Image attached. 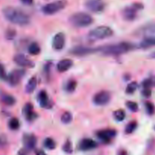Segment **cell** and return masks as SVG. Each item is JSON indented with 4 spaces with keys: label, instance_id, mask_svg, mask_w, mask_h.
<instances>
[{
    "label": "cell",
    "instance_id": "1",
    "mask_svg": "<svg viewBox=\"0 0 155 155\" xmlns=\"http://www.w3.org/2000/svg\"><path fill=\"white\" fill-rule=\"evenodd\" d=\"M2 14L6 20L14 24L26 26L30 24V17L20 9L14 7H5L3 8Z\"/></svg>",
    "mask_w": 155,
    "mask_h": 155
},
{
    "label": "cell",
    "instance_id": "2",
    "mask_svg": "<svg viewBox=\"0 0 155 155\" xmlns=\"http://www.w3.org/2000/svg\"><path fill=\"white\" fill-rule=\"evenodd\" d=\"M134 44L128 42H122L119 43L101 46L99 48L100 52L106 56H118L131 51L135 48Z\"/></svg>",
    "mask_w": 155,
    "mask_h": 155
},
{
    "label": "cell",
    "instance_id": "3",
    "mask_svg": "<svg viewBox=\"0 0 155 155\" xmlns=\"http://www.w3.org/2000/svg\"><path fill=\"white\" fill-rule=\"evenodd\" d=\"M93 21V18L86 12H77L69 18V22L77 28L89 27Z\"/></svg>",
    "mask_w": 155,
    "mask_h": 155
},
{
    "label": "cell",
    "instance_id": "4",
    "mask_svg": "<svg viewBox=\"0 0 155 155\" xmlns=\"http://www.w3.org/2000/svg\"><path fill=\"white\" fill-rule=\"evenodd\" d=\"M114 31L110 27L107 26H99L89 33V38L92 40H101V39H107L113 36Z\"/></svg>",
    "mask_w": 155,
    "mask_h": 155
},
{
    "label": "cell",
    "instance_id": "5",
    "mask_svg": "<svg viewBox=\"0 0 155 155\" xmlns=\"http://www.w3.org/2000/svg\"><path fill=\"white\" fill-rule=\"evenodd\" d=\"M68 5L66 0H57L44 5L42 8V12L46 15H52L63 10Z\"/></svg>",
    "mask_w": 155,
    "mask_h": 155
},
{
    "label": "cell",
    "instance_id": "6",
    "mask_svg": "<svg viewBox=\"0 0 155 155\" xmlns=\"http://www.w3.org/2000/svg\"><path fill=\"white\" fill-rule=\"evenodd\" d=\"M143 8V5L141 3H134L130 6L124 8L122 11V17L125 21H133L137 18L138 11Z\"/></svg>",
    "mask_w": 155,
    "mask_h": 155
},
{
    "label": "cell",
    "instance_id": "7",
    "mask_svg": "<svg viewBox=\"0 0 155 155\" xmlns=\"http://www.w3.org/2000/svg\"><path fill=\"white\" fill-rule=\"evenodd\" d=\"M134 34L137 36H151L155 34V22H150L141 26L135 31Z\"/></svg>",
    "mask_w": 155,
    "mask_h": 155
},
{
    "label": "cell",
    "instance_id": "8",
    "mask_svg": "<svg viewBox=\"0 0 155 155\" xmlns=\"http://www.w3.org/2000/svg\"><path fill=\"white\" fill-rule=\"evenodd\" d=\"M85 6L88 10L94 13H101L105 8V3L103 0H87Z\"/></svg>",
    "mask_w": 155,
    "mask_h": 155
},
{
    "label": "cell",
    "instance_id": "9",
    "mask_svg": "<svg viewBox=\"0 0 155 155\" xmlns=\"http://www.w3.org/2000/svg\"><path fill=\"white\" fill-rule=\"evenodd\" d=\"M99 51V48H95L86 46H76L70 51V53L73 55L78 56V57H83V56L93 54V53H95L96 51Z\"/></svg>",
    "mask_w": 155,
    "mask_h": 155
},
{
    "label": "cell",
    "instance_id": "10",
    "mask_svg": "<svg viewBox=\"0 0 155 155\" xmlns=\"http://www.w3.org/2000/svg\"><path fill=\"white\" fill-rule=\"evenodd\" d=\"M111 98L110 93L107 91H101L95 95L93 98V102L98 106H104L108 104Z\"/></svg>",
    "mask_w": 155,
    "mask_h": 155
},
{
    "label": "cell",
    "instance_id": "11",
    "mask_svg": "<svg viewBox=\"0 0 155 155\" xmlns=\"http://www.w3.org/2000/svg\"><path fill=\"white\" fill-rule=\"evenodd\" d=\"M24 75H25V71L24 70H14L8 76L7 80L11 86H16L17 85L19 84Z\"/></svg>",
    "mask_w": 155,
    "mask_h": 155
},
{
    "label": "cell",
    "instance_id": "12",
    "mask_svg": "<svg viewBox=\"0 0 155 155\" xmlns=\"http://www.w3.org/2000/svg\"><path fill=\"white\" fill-rule=\"evenodd\" d=\"M116 130H110V129L100 130V131L97 132L96 133L97 137L104 143H109L111 141V139L116 136Z\"/></svg>",
    "mask_w": 155,
    "mask_h": 155
},
{
    "label": "cell",
    "instance_id": "13",
    "mask_svg": "<svg viewBox=\"0 0 155 155\" xmlns=\"http://www.w3.org/2000/svg\"><path fill=\"white\" fill-rule=\"evenodd\" d=\"M14 61L19 66L23 68H31L34 67V63L30 61L28 58L23 54H17L14 57Z\"/></svg>",
    "mask_w": 155,
    "mask_h": 155
},
{
    "label": "cell",
    "instance_id": "14",
    "mask_svg": "<svg viewBox=\"0 0 155 155\" xmlns=\"http://www.w3.org/2000/svg\"><path fill=\"white\" fill-rule=\"evenodd\" d=\"M65 35L63 33H58L54 35L52 39V48L56 51L63 49L65 45Z\"/></svg>",
    "mask_w": 155,
    "mask_h": 155
},
{
    "label": "cell",
    "instance_id": "15",
    "mask_svg": "<svg viewBox=\"0 0 155 155\" xmlns=\"http://www.w3.org/2000/svg\"><path fill=\"white\" fill-rule=\"evenodd\" d=\"M97 146H98L97 142L92 139H84L79 144V148L83 151L95 149Z\"/></svg>",
    "mask_w": 155,
    "mask_h": 155
},
{
    "label": "cell",
    "instance_id": "16",
    "mask_svg": "<svg viewBox=\"0 0 155 155\" xmlns=\"http://www.w3.org/2000/svg\"><path fill=\"white\" fill-rule=\"evenodd\" d=\"M23 141H24L25 149H27V151H33L36 147V142H37L36 136L33 134L25 135L24 136Z\"/></svg>",
    "mask_w": 155,
    "mask_h": 155
},
{
    "label": "cell",
    "instance_id": "17",
    "mask_svg": "<svg viewBox=\"0 0 155 155\" xmlns=\"http://www.w3.org/2000/svg\"><path fill=\"white\" fill-rule=\"evenodd\" d=\"M23 114L25 116V118L28 121H33L37 117V114L33 111V106L30 103H27L24 105L23 108Z\"/></svg>",
    "mask_w": 155,
    "mask_h": 155
},
{
    "label": "cell",
    "instance_id": "18",
    "mask_svg": "<svg viewBox=\"0 0 155 155\" xmlns=\"http://www.w3.org/2000/svg\"><path fill=\"white\" fill-rule=\"evenodd\" d=\"M74 62L71 59H63L60 61L57 65V70L61 73L65 72L72 68Z\"/></svg>",
    "mask_w": 155,
    "mask_h": 155
},
{
    "label": "cell",
    "instance_id": "19",
    "mask_svg": "<svg viewBox=\"0 0 155 155\" xmlns=\"http://www.w3.org/2000/svg\"><path fill=\"white\" fill-rule=\"evenodd\" d=\"M38 100L41 107L44 108H48L49 107V100H48V94L45 91L42 90L38 95Z\"/></svg>",
    "mask_w": 155,
    "mask_h": 155
},
{
    "label": "cell",
    "instance_id": "20",
    "mask_svg": "<svg viewBox=\"0 0 155 155\" xmlns=\"http://www.w3.org/2000/svg\"><path fill=\"white\" fill-rule=\"evenodd\" d=\"M153 46H155V36H154L145 37L139 44V48H148Z\"/></svg>",
    "mask_w": 155,
    "mask_h": 155
},
{
    "label": "cell",
    "instance_id": "21",
    "mask_svg": "<svg viewBox=\"0 0 155 155\" xmlns=\"http://www.w3.org/2000/svg\"><path fill=\"white\" fill-rule=\"evenodd\" d=\"M36 86H37V80H36V77H33L28 80L27 85H26V92H27V93H32L36 89Z\"/></svg>",
    "mask_w": 155,
    "mask_h": 155
},
{
    "label": "cell",
    "instance_id": "22",
    "mask_svg": "<svg viewBox=\"0 0 155 155\" xmlns=\"http://www.w3.org/2000/svg\"><path fill=\"white\" fill-rule=\"evenodd\" d=\"M1 101L3 104L8 106H12L16 103V99L15 97L8 94H2L1 95Z\"/></svg>",
    "mask_w": 155,
    "mask_h": 155
},
{
    "label": "cell",
    "instance_id": "23",
    "mask_svg": "<svg viewBox=\"0 0 155 155\" xmlns=\"http://www.w3.org/2000/svg\"><path fill=\"white\" fill-rule=\"evenodd\" d=\"M41 48L37 42H32L28 47V52L32 55H37L40 53Z\"/></svg>",
    "mask_w": 155,
    "mask_h": 155
},
{
    "label": "cell",
    "instance_id": "24",
    "mask_svg": "<svg viewBox=\"0 0 155 155\" xmlns=\"http://www.w3.org/2000/svg\"><path fill=\"white\" fill-rule=\"evenodd\" d=\"M77 86V82L74 80H70L67 82L66 86H65V90L69 93H72L76 90Z\"/></svg>",
    "mask_w": 155,
    "mask_h": 155
},
{
    "label": "cell",
    "instance_id": "25",
    "mask_svg": "<svg viewBox=\"0 0 155 155\" xmlns=\"http://www.w3.org/2000/svg\"><path fill=\"white\" fill-rule=\"evenodd\" d=\"M8 127L10 130H18L20 128V122L19 120L16 117H13L9 120L8 122Z\"/></svg>",
    "mask_w": 155,
    "mask_h": 155
},
{
    "label": "cell",
    "instance_id": "26",
    "mask_svg": "<svg viewBox=\"0 0 155 155\" xmlns=\"http://www.w3.org/2000/svg\"><path fill=\"white\" fill-rule=\"evenodd\" d=\"M137 127L138 123L136 121H132V122L129 123L127 124V127L125 129V133L127 134H131V133H134V131L137 129Z\"/></svg>",
    "mask_w": 155,
    "mask_h": 155
},
{
    "label": "cell",
    "instance_id": "27",
    "mask_svg": "<svg viewBox=\"0 0 155 155\" xmlns=\"http://www.w3.org/2000/svg\"><path fill=\"white\" fill-rule=\"evenodd\" d=\"M114 117L115 118L117 121H123L124 120L126 117V113L122 109H119L114 112Z\"/></svg>",
    "mask_w": 155,
    "mask_h": 155
},
{
    "label": "cell",
    "instance_id": "28",
    "mask_svg": "<svg viewBox=\"0 0 155 155\" xmlns=\"http://www.w3.org/2000/svg\"><path fill=\"white\" fill-rule=\"evenodd\" d=\"M138 89V83L136 82H132L126 88V93L131 95L133 94Z\"/></svg>",
    "mask_w": 155,
    "mask_h": 155
},
{
    "label": "cell",
    "instance_id": "29",
    "mask_svg": "<svg viewBox=\"0 0 155 155\" xmlns=\"http://www.w3.org/2000/svg\"><path fill=\"white\" fill-rule=\"evenodd\" d=\"M73 120V116L70 112L67 111L64 112L63 114L61 117V121L64 124H68L72 121Z\"/></svg>",
    "mask_w": 155,
    "mask_h": 155
},
{
    "label": "cell",
    "instance_id": "30",
    "mask_svg": "<svg viewBox=\"0 0 155 155\" xmlns=\"http://www.w3.org/2000/svg\"><path fill=\"white\" fill-rule=\"evenodd\" d=\"M44 146L49 150H53L56 148V143L51 138H46L44 141Z\"/></svg>",
    "mask_w": 155,
    "mask_h": 155
},
{
    "label": "cell",
    "instance_id": "31",
    "mask_svg": "<svg viewBox=\"0 0 155 155\" xmlns=\"http://www.w3.org/2000/svg\"><path fill=\"white\" fill-rule=\"evenodd\" d=\"M62 149H63L64 152H65L66 154H72L73 145L71 141L67 140L66 142H65V143L64 144L63 147H62Z\"/></svg>",
    "mask_w": 155,
    "mask_h": 155
},
{
    "label": "cell",
    "instance_id": "32",
    "mask_svg": "<svg viewBox=\"0 0 155 155\" xmlns=\"http://www.w3.org/2000/svg\"><path fill=\"white\" fill-rule=\"evenodd\" d=\"M145 110L148 115H153L155 113V107L154 104L150 101H147L145 104Z\"/></svg>",
    "mask_w": 155,
    "mask_h": 155
},
{
    "label": "cell",
    "instance_id": "33",
    "mask_svg": "<svg viewBox=\"0 0 155 155\" xmlns=\"http://www.w3.org/2000/svg\"><path fill=\"white\" fill-rule=\"evenodd\" d=\"M126 106L127 107V108L130 110H131L132 112H137L139 110V105L136 102L134 101H129L126 103Z\"/></svg>",
    "mask_w": 155,
    "mask_h": 155
},
{
    "label": "cell",
    "instance_id": "34",
    "mask_svg": "<svg viewBox=\"0 0 155 155\" xmlns=\"http://www.w3.org/2000/svg\"><path fill=\"white\" fill-rule=\"evenodd\" d=\"M16 36V31L13 29H8L5 33L6 39L8 40H12Z\"/></svg>",
    "mask_w": 155,
    "mask_h": 155
},
{
    "label": "cell",
    "instance_id": "35",
    "mask_svg": "<svg viewBox=\"0 0 155 155\" xmlns=\"http://www.w3.org/2000/svg\"><path fill=\"white\" fill-rule=\"evenodd\" d=\"M152 85H154V83H153V80L151 79H146L142 83L143 89H151Z\"/></svg>",
    "mask_w": 155,
    "mask_h": 155
},
{
    "label": "cell",
    "instance_id": "36",
    "mask_svg": "<svg viewBox=\"0 0 155 155\" xmlns=\"http://www.w3.org/2000/svg\"><path fill=\"white\" fill-rule=\"evenodd\" d=\"M8 76L6 74L5 69L4 66L2 64H0V79L3 80H7Z\"/></svg>",
    "mask_w": 155,
    "mask_h": 155
},
{
    "label": "cell",
    "instance_id": "37",
    "mask_svg": "<svg viewBox=\"0 0 155 155\" xmlns=\"http://www.w3.org/2000/svg\"><path fill=\"white\" fill-rule=\"evenodd\" d=\"M142 94L144 97H145V98H149L151 95V89H143Z\"/></svg>",
    "mask_w": 155,
    "mask_h": 155
},
{
    "label": "cell",
    "instance_id": "38",
    "mask_svg": "<svg viewBox=\"0 0 155 155\" xmlns=\"http://www.w3.org/2000/svg\"><path fill=\"white\" fill-rule=\"evenodd\" d=\"M7 144V138L4 135L0 136V147H4Z\"/></svg>",
    "mask_w": 155,
    "mask_h": 155
},
{
    "label": "cell",
    "instance_id": "39",
    "mask_svg": "<svg viewBox=\"0 0 155 155\" xmlns=\"http://www.w3.org/2000/svg\"><path fill=\"white\" fill-rule=\"evenodd\" d=\"M23 4L27 5H30L33 4V0H20Z\"/></svg>",
    "mask_w": 155,
    "mask_h": 155
},
{
    "label": "cell",
    "instance_id": "40",
    "mask_svg": "<svg viewBox=\"0 0 155 155\" xmlns=\"http://www.w3.org/2000/svg\"><path fill=\"white\" fill-rule=\"evenodd\" d=\"M18 155H28L27 149H21L18 153Z\"/></svg>",
    "mask_w": 155,
    "mask_h": 155
},
{
    "label": "cell",
    "instance_id": "41",
    "mask_svg": "<svg viewBox=\"0 0 155 155\" xmlns=\"http://www.w3.org/2000/svg\"><path fill=\"white\" fill-rule=\"evenodd\" d=\"M36 155H46L45 153V151H42V150H39V151H36Z\"/></svg>",
    "mask_w": 155,
    "mask_h": 155
},
{
    "label": "cell",
    "instance_id": "42",
    "mask_svg": "<svg viewBox=\"0 0 155 155\" xmlns=\"http://www.w3.org/2000/svg\"><path fill=\"white\" fill-rule=\"evenodd\" d=\"M118 155H127V152L125 150H120L118 153Z\"/></svg>",
    "mask_w": 155,
    "mask_h": 155
},
{
    "label": "cell",
    "instance_id": "43",
    "mask_svg": "<svg viewBox=\"0 0 155 155\" xmlns=\"http://www.w3.org/2000/svg\"><path fill=\"white\" fill-rule=\"evenodd\" d=\"M150 58H155V51H154V52H152L150 54Z\"/></svg>",
    "mask_w": 155,
    "mask_h": 155
},
{
    "label": "cell",
    "instance_id": "44",
    "mask_svg": "<svg viewBox=\"0 0 155 155\" xmlns=\"http://www.w3.org/2000/svg\"><path fill=\"white\" fill-rule=\"evenodd\" d=\"M153 83H154V85L155 86V78H154V80H153Z\"/></svg>",
    "mask_w": 155,
    "mask_h": 155
},
{
    "label": "cell",
    "instance_id": "45",
    "mask_svg": "<svg viewBox=\"0 0 155 155\" xmlns=\"http://www.w3.org/2000/svg\"><path fill=\"white\" fill-rule=\"evenodd\" d=\"M154 130H155V127H154Z\"/></svg>",
    "mask_w": 155,
    "mask_h": 155
}]
</instances>
